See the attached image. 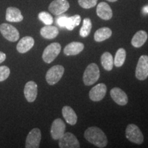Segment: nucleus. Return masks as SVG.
<instances>
[{
  "instance_id": "31",
  "label": "nucleus",
  "mask_w": 148,
  "mask_h": 148,
  "mask_svg": "<svg viewBox=\"0 0 148 148\" xmlns=\"http://www.w3.org/2000/svg\"><path fill=\"white\" fill-rule=\"evenodd\" d=\"M5 58H6L5 53L2 52V51H0V63L3 62L5 60Z\"/></svg>"
},
{
  "instance_id": "13",
  "label": "nucleus",
  "mask_w": 148,
  "mask_h": 148,
  "mask_svg": "<svg viewBox=\"0 0 148 148\" xmlns=\"http://www.w3.org/2000/svg\"><path fill=\"white\" fill-rule=\"evenodd\" d=\"M24 95L28 102H33L36 99L38 94V86L34 81H29L24 87Z\"/></svg>"
},
{
  "instance_id": "11",
  "label": "nucleus",
  "mask_w": 148,
  "mask_h": 148,
  "mask_svg": "<svg viewBox=\"0 0 148 148\" xmlns=\"http://www.w3.org/2000/svg\"><path fill=\"white\" fill-rule=\"evenodd\" d=\"M66 125L61 119H56L53 121L51 127V136L53 140H58L65 132Z\"/></svg>"
},
{
  "instance_id": "8",
  "label": "nucleus",
  "mask_w": 148,
  "mask_h": 148,
  "mask_svg": "<svg viewBox=\"0 0 148 148\" xmlns=\"http://www.w3.org/2000/svg\"><path fill=\"white\" fill-rule=\"evenodd\" d=\"M58 140V145L60 148H79L80 147L76 136L71 132H64Z\"/></svg>"
},
{
  "instance_id": "18",
  "label": "nucleus",
  "mask_w": 148,
  "mask_h": 148,
  "mask_svg": "<svg viewBox=\"0 0 148 148\" xmlns=\"http://www.w3.org/2000/svg\"><path fill=\"white\" fill-rule=\"evenodd\" d=\"M84 48V45L80 42H71L64 47V53L66 56H75L78 54Z\"/></svg>"
},
{
  "instance_id": "29",
  "label": "nucleus",
  "mask_w": 148,
  "mask_h": 148,
  "mask_svg": "<svg viewBox=\"0 0 148 148\" xmlns=\"http://www.w3.org/2000/svg\"><path fill=\"white\" fill-rule=\"evenodd\" d=\"M10 73V70L8 66H0V82H3L9 77Z\"/></svg>"
},
{
  "instance_id": "3",
  "label": "nucleus",
  "mask_w": 148,
  "mask_h": 148,
  "mask_svg": "<svg viewBox=\"0 0 148 148\" xmlns=\"http://www.w3.org/2000/svg\"><path fill=\"white\" fill-rule=\"evenodd\" d=\"M125 136L132 143L136 144H142L144 137L141 131L137 125L135 124H129L125 130Z\"/></svg>"
},
{
  "instance_id": "28",
  "label": "nucleus",
  "mask_w": 148,
  "mask_h": 148,
  "mask_svg": "<svg viewBox=\"0 0 148 148\" xmlns=\"http://www.w3.org/2000/svg\"><path fill=\"white\" fill-rule=\"evenodd\" d=\"M98 0H78V3L81 7L85 9H89L97 4Z\"/></svg>"
},
{
  "instance_id": "25",
  "label": "nucleus",
  "mask_w": 148,
  "mask_h": 148,
  "mask_svg": "<svg viewBox=\"0 0 148 148\" xmlns=\"http://www.w3.org/2000/svg\"><path fill=\"white\" fill-rule=\"evenodd\" d=\"M92 29V23L89 18H86L83 20L82 26L79 30V35L82 37H86L90 34Z\"/></svg>"
},
{
  "instance_id": "24",
  "label": "nucleus",
  "mask_w": 148,
  "mask_h": 148,
  "mask_svg": "<svg viewBox=\"0 0 148 148\" xmlns=\"http://www.w3.org/2000/svg\"><path fill=\"white\" fill-rule=\"evenodd\" d=\"M126 58V51L123 48H119L115 54L114 58V64L116 67H120L124 63Z\"/></svg>"
},
{
  "instance_id": "30",
  "label": "nucleus",
  "mask_w": 148,
  "mask_h": 148,
  "mask_svg": "<svg viewBox=\"0 0 148 148\" xmlns=\"http://www.w3.org/2000/svg\"><path fill=\"white\" fill-rule=\"evenodd\" d=\"M68 17L66 16H61L60 17L57 18V24L60 27H65L66 25V22H67Z\"/></svg>"
},
{
  "instance_id": "2",
  "label": "nucleus",
  "mask_w": 148,
  "mask_h": 148,
  "mask_svg": "<svg viewBox=\"0 0 148 148\" xmlns=\"http://www.w3.org/2000/svg\"><path fill=\"white\" fill-rule=\"evenodd\" d=\"M100 76V72L95 63H90L87 66L83 74V82L86 86H90L97 82Z\"/></svg>"
},
{
  "instance_id": "15",
  "label": "nucleus",
  "mask_w": 148,
  "mask_h": 148,
  "mask_svg": "<svg viewBox=\"0 0 148 148\" xmlns=\"http://www.w3.org/2000/svg\"><path fill=\"white\" fill-rule=\"evenodd\" d=\"M34 45V39L32 36H25L22 38L16 45V50L21 53H25L30 50Z\"/></svg>"
},
{
  "instance_id": "4",
  "label": "nucleus",
  "mask_w": 148,
  "mask_h": 148,
  "mask_svg": "<svg viewBox=\"0 0 148 148\" xmlns=\"http://www.w3.org/2000/svg\"><path fill=\"white\" fill-rule=\"evenodd\" d=\"M64 72V68L63 66L60 65V64L53 66L48 70L46 73V81L49 85H54L62 78Z\"/></svg>"
},
{
  "instance_id": "9",
  "label": "nucleus",
  "mask_w": 148,
  "mask_h": 148,
  "mask_svg": "<svg viewBox=\"0 0 148 148\" xmlns=\"http://www.w3.org/2000/svg\"><path fill=\"white\" fill-rule=\"evenodd\" d=\"M40 140H41V132L40 129L33 128L27 134L25 140L26 148H38L39 147Z\"/></svg>"
},
{
  "instance_id": "16",
  "label": "nucleus",
  "mask_w": 148,
  "mask_h": 148,
  "mask_svg": "<svg viewBox=\"0 0 148 148\" xmlns=\"http://www.w3.org/2000/svg\"><path fill=\"white\" fill-rule=\"evenodd\" d=\"M97 16L101 19L109 20L112 17V11L110 6L106 2H101L97 6Z\"/></svg>"
},
{
  "instance_id": "32",
  "label": "nucleus",
  "mask_w": 148,
  "mask_h": 148,
  "mask_svg": "<svg viewBox=\"0 0 148 148\" xmlns=\"http://www.w3.org/2000/svg\"><path fill=\"white\" fill-rule=\"evenodd\" d=\"M143 11H144V12H145L146 14L148 13V5H147V6H145V8H143Z\"/></svg>"
},
{
  "instance_id": "10",
  "label": "nucleus",
  "mask_w": 148,
  "mask_h": 148,
  "mask_svg": "<svg viewBox=\"0 0 148 148\" xmlns=\"http://www.w3.org/2000/svg\"><path fill=\"white\" fill-rule=\"evenodd\" d=\"M69 6V3L66 0H53L48 9L54 15H60L67 11Z\"/></svg>"
},
{
  "instance_id": "1",
  "label": "nucleus",
  "mask_w": 148,
  "mask_h": 148,
  "mask_svg": "<svg viewBox=\"0 0 148 148\" xmlns=\"http://www.w3.org/2000/svg\"><path fill=\"white\" fill-rule=\"evenodd\" d=\"M84 138L97 147H105L108 143L106 134L97 127H90L86 129L84 132Z\"/></svg>"
},
{
  "instance_id": "20",
  "label": "nucleus",
  "mask_w": 148,
  "mask_h": 148,
  "mask_svg": "<svg viewBox=\"0 0 148 148\" xmlns=\"http://www.w3.org/2000/svg\"><path fill=\"white\" fill-rule=\"evenodd\" d=\"M40 35L46 39H53L58 36L59 30L56 26L49 25H45L40 29Z\"/></svg>"
},
{
  "instance_id": "26",
  "label": "nucleus",
  "mask_w": 148,
  "mask_h": 148,
  "mask_svg": "<svg viewBox=\"0 0 148 148\" xmlns=\"http://www.w3.org/2000/svg\"><path fill=\"white\" fill-rule=\"evenodd\" d=\"M81 22V16L79 14H75L68 17L65 27L68 30H73L76 26H78Z\"/></svg>"
},
{
  "instance_id": "23",
  "label": "nucleus",
  "mask_w": 148,
  "mask_h": 148,
  "mask_svg": "<svg viewBox=\"0 0 148 148\" xmlns=\"http://www.w3.org/2000/svg\"><path fill=\"white\" fill-rule=\"evenodd\" d=\"M101 65L106 71H111L113 68L114 59L112 54L109 52H104L101 57Z\"/></svg>"
},
{
  "instance_id": "12",
  "label": "nucleus",
  "mask_w": 148,
  "mask_h": 148,
  "mask_svg": "<svg viewBox=\"0 0 148 148\" xmlns=\"http://www.w3.org/2000/svg\"><path fill=\"white\" fill-rule=\"evenodd\" d=\"M107 87L103 83L98 84L93 86L89 92V97L93 101H99L106 95Z\"/></svg>"
},
{
  "instance_id": "14",
  "label": "nucleus",
  "mask_w": 148,
  "mask_h": 148,
  "mask_svg": "<svg viewBox=\"0 0 148 148\" xmlns=\"http://www.w3.org/2000/svg\"><path fill=\"white\" fill-rule=\"evenodd\" d=\"M110 95L114 101L120 106H124L128 101L126 93L118 87H114L110 90Z\"/></svg>"
},
{
  "instance_id": "22",
  "label": "nucleus",
  "mask_w": 148,
  "mask_h": 148,
  "mask_svg": "<svg viewBox=\"0 0 148 148\" xmlns=\"http://www.w3.org/2000/svg\"><path fill=\"white\" fill-rule=\"evenodd\" d=\"M111 35H112V30L109 27H101L95 32L94 39L97 42H102L110 38Z\"/></svg>"
},
{
  "instance_id": "27",
  "label": "nucleus",
  "mask_w": 148,
  "mask_h": 148,
  "mask_svg": "<svg viewBox=\"0 0 148 148\" xmlns=\"http://www.w3.org/2000/svg\"><path fill=\"white\" fill-rule=\"evenodd\" d=\"M38 18L46 25H51L53 22V18L52 16L49 12H40L38 14Z\"/></svg>"
},
{
  "instance_id": "21",
  "label": "nucleus",
  "mask_w": 148,
  "mask_h": 148,
  "mask_svg": "<svg viewBox=\"0 0 148 148\" xmlns=\"http://www.w3.org/2000/svg\"><path fill=\"white\" fill-rule=\"evenodd\" d=\"M147 39V34L145 31L144 30H140L138 31L134 34L132 38V41H131V44H132L133 47L138 48L142 47L146 40Z\"/></svg>"
},
{
  "instance_id": "19",
  "label": "nucleus",
  "mask_w": 148,
  "mask_h": 148,
  "mask_svg": "<svg viewBox=\"0 0 148 148\" xmlns=\"http://www.w3.org/2000/svg\"><path fill=\"white\" fill-rule=\"evenodd\" d=\"M62 114L66 122L69 124L74 125L77 123V114L71 107L68 106H64L62 109Z\"/></svg>"
},
{
  "instance_id": "5",
  "label": "nucleus",
  "mask_w": 148,
  "mask_h": 148,
  "mask_svg": "<svg viewBox=\"0 0 148 148\" xmlns=\"http://www.w3.org/2000/svg\"><path fill=\"white\" fill-rule=\"evenodd\" d=\"M61 51V45L58 42H52L44 49L42 60L46 63H51L58 56Z\"/></svg>"
},
{
  "instance_id": "33",
  "label": "nucleus",
  "mask_w": 148,
  "mask_h": 148,
  "mask_svg": "<svg viewBox=\"0 0 148 148\" xmlns=\"http://www.w3.org/2000/svg\"><path fill=\"white\" fill-rule=\"evenodd\" d=\"M108 1H110V2H114V1H116L117 0H107Z\"/></svg>"
},
{
  "instance_id": "6",
  "label": "nucleus",
  "mask_w": 148,
  "mask_h": 148,
  "mask_svg": "<svg viewBox=\"0 0 148 148\" xmlns=\"http://www.w3.org/2000/svg\"><path fill=\"white\" fill-rule=\"evenodd\" d=\"M0 32L6 40L11 42L17 41L19 38V32L13 25L8 23L0 25Z\"/></svg>"
},
{
  "instance_id": "7",
  "label": "nucleus",
  "mask_w": 148,
  "mask_h": 148,
  "mask_svg": "<svg viewBox=\"0 0 148 148\" xmlns=\"http://www.w3.org/2000/svg\"><path fill=\"white\" fill-rule=\"evenodd\" d=\"M135 75L139 80H145L147 79L148 77V56L143 55L138 59Z\"/></svg>"
},
{
  "instance_id": "17",
  "label": "nucleus",
  "mask_w": 148,
  "mask_h": 148,
  "mask_svg": "<svg viewBox=\"0 0 148 148\" xmlns=\"http://www.w3.org/2000/svg\"><path fill=\"white\" fill-rule=\"evenodd\" d=\"M5 19L9 22H21L23 21V16L21 10L15 7H8L5 13Z\"/></svg>"
}]
</instances>
